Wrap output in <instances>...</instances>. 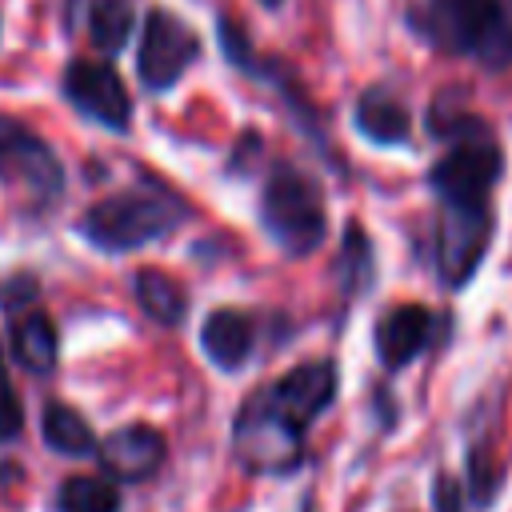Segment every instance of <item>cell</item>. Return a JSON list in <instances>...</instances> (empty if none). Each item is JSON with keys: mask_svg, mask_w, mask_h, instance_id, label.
I'll use <instances>...</instances> for the list:
<instances>
[{"mask_svg": "<svg viewBox=\"0 0 512 512\" xmlns=\"http://www.w3.org/2000/svg\"><path fill=\"white\" fill-rule=\"evenodd\" d=\"M12 356L20 368L44 376L56 368L60 360V336H56V324L44 308L36 304H24V312L12 316Z\"/></svg>", "mask_w": 512, "mask_h": 512, "instance_id": "obj_13", "label": "cell"}, {"mask_svg": "<svg viewBox=\"0 0 512 512\" xmlns=\"http://www.w3.org/2000/svg\"><path fill=\"white\" fill-rule=\"evenodd\" d=\"M436 128L448 132V148L428 172V188L440 200L436 272L448 288H460L472 280L476 264L488 252L492 188L500 180L504 156H500L496 136L476 116H452L448 124L436 120Z\"/></svg>", "mask_w": 512, "mask_h": 512, "instance_id": "obj_1", "label": "cell"}, {"mask_svg": "<svg viewBox=\"0 0 512 512\" xmlns=\"http://www.w3.org/2000/svg\"><path fill=\"white\" fill-rule=\"evenodd\" d=\"M60 96L84 120H92L108 132H128L132 128V96H128L124 80L116 76V68L108 60L76 56L60 76Z\"/></svg>", "mask_w": 512, "mask_h": 512, "instance_id": "obj_8", "label": "cell"}, {"mask_svg": "<svg viewBox=\"0 0 512 512\" xmlns=\"http://www.w3.org/2000/svg\"><path fill=\"white\" fill-rule=\"evenodd\" d=\"M432 340V312L424 304H396L376 320V356L384 368L412 364Z\"/></svg>", "mask_w": 512, "mask_h": 512, "instance_id": "obj_11", "label": "cell"}, {"mask_svg": "<svg viewBox=\"0 0 512 512\" xmlns=\"http://www.w3.org/2000/svg\"><path fill=\"white\" fill-rule=\"evenodd\" d=\"M196 56H200L196 32L172 8L156 4L144 16V32H140V48H136V76L144 80V88L168 92L188 72V64H196Z\"/></svg>", "mask_w": 512, "mask_h": 512, "instance_id": "obj_7", "label": "cell"}, {"mask_svg": "<svg viewBox=\"0 0 512 512\" xmlns=\"http://www.w3.org/2000/svg\"><path fill=\"white\" fill-rule=\"evenodd\" d=\"M0 188L20 196L32 212H48L64 196L60 156L44 136L8 112H0Z\"/></svg>", "mask_w": 512, "mask_h": 512, "instance_id": "obj_5", "label": "cell"}, {"mask_svg": "<svg viewBox=\"0 0 512 512\" xmlns=\"http://www.w3.org/2000/svg\"><path fill=\"white\" fill-rule=\"evenodd\" d=\"M96 456H100V468L112 480H120V484H144V480H152L164 468L168 440L152 424H120V428H112L100 440Z\"/></svg>", "mask_w": 512, "mask_h": 512, "instance_id": "obj_10", "label": "cell"}, {"mask_svg": "<svg viewBox=\"0 0 512 512\" xmlns=\"http://www.w3.org/2000/svg\"><path fill=\"white\" fill-rule=\"evenodd\" d=\"M188 204L152 180H140L132 188H120L96 204L84 208V216L76 220V232L100 248V252H136L144 244H156L164 236H172L176 228L188 224Z\"/></svg>", "mask_w": 512, "mask_h": 512, "instance_id": "obj_2", "label": "cell"}, {"mask_svg": "<svg viewBox=\"0 0 512 512\" xmlns=\"http://www.w3.org/2000/svg\"><path fill=\"white\" fill-rule=\"evenodd\" d=\"M336 276H340L344 296H356V292H364V288L372 284V244H368V236H364L360 224H348V228H344Z\"/></svg>", "mask_w": 512, "mask_h": 512, "instance_id": "obj_19", "label": "cell"}, {"mask_svg": "<svg viewBox=\"0 0 512 512\" xmlns=\"http://www.w3.org/2000/svg\"><path fill=\"white\" fill-rule=\"evenodd\" d=\"M40 436L56 456H96V432L88 428V420L64 404V400H48L40 412Z\"/></svg>", "mask_w": 512, "mask_h": 512, "instance_id": "obj_16", "label": "cell"}, {"mask_svg": "<svg viewBox=\"0 0 512 512\" xmlns=\"http://www.w3.org/2000/svg\"><path fill=\"white\" fill-rule=\"evenodd\" d=\"M132 24H136L132 0H92V8H88V36L104 56L124 52Z\"/></svg>", "mask_w": 512, "mask_h": 512, "instance_id": "obj_17", "label": "cell"}, {"mask_svg": "<svg viewBox=\"0 0 512 512\" xmlns=\"http://www.w3.org/2000/svg\"><path fill=\"white\" fill-rule=\"evenodd\" d=\"M260 4H264V8H280L284 0H260Z\"/></svg>", "mask_w": 512, "mask_h": 512, "instance_id": "obj_22", "label": "cell"}, {"mask_svg": "<svg viewBox=\"0 0 512 512\" xmlns=\"http://www.w3.org/2000/svg\"><path fill=\"white\" fill-rule=\"evenodd\" d=\"M200 348H204V356L220 372H236L240 364H248V356L256 348V324H252V316L248 312H236V308L208 312V320L200 324Z\"/></svg>", "mask_w": 512, "mask_h": 512, "instance_id": "obj_12", "label": "cell"}, {"mask_svg": "<svg viewBox=\"0 0 512 512\" xmlns=\"http://www.w3.org/2000/svg\"><path fill=\"white\" fill-rule=\"evenodd\" d=\"M436 508L440 512H460V504H464V488L452 480V476H436Z\"/></svg>", "mask_w": 512, "mask_h": 512, "instance_id": "obj_21", "label": "cell"}, {"mask_svg": "<svg viewBox=\"0 0 512 512\" xmlns=\"http://www.w3.org/2000/svg\"><path fill=\"white\" fill-rule=\"evenodd\" d=\"M356 132L376 140V144H404L408 132H412L408 108L388 88H368L356 100Z\"/></svg>", "mask_w": 512, "mask_h": 512, "instance_id": "obj_15", "label": "cell"}, {"mask_svg": "<svg viewBox=\"0 0 512 512\" xmlns=\"http://www.w3.org/2000/svg\"><path fill=\"white\" fill-rule=\"evenodd\" d=\"M232 452L248 472H292L304 456V436L284 428L256 396H248L232 420Z\"/></svg>", "mask_w": 512, "mask_h": 512, "instance_id": "obj_9", "label": "cell"}, {"mask_svg": "<svg viewBox=\"0 0 512 512\" xmlns=\"http://www.w3.org/2000/svg\"><path fill=\"white\" fill-rule=\"evenodd\" d=\"M412 24L452 56H472L484 68L512 60V0H424Z\"/></svg>", "mask_w": 512, "mask_h": 512, "instance_id": "obj_3", "label": "cell"}, {"mask_svg": "<svg viewBox=\"0 0 512 512\" xmlns=\"http://www.w3.org/2000/svg\"><path fill=\"white\" fill-rule=\"evenodd\" d=\"M120 492L104 476H68L56 488V512H120Z\"/></svg>", "mask_w": 512, "mask_h": 512, "instance_id": "obj_18", "label": "cell"}, {"mask_svg": "<svg viewBox=\"0 0 512 512\" xmlns=\"http://www.w3.org/2000/svg\"><path fill=\"white\" fill-rule=\"evenodd\" d=\"M336 388H340V376H336L332 360H304V364L288 368L284 376H276L272 384L256 388L252 396L260 400V408L268 416H276L284 428L304 436L308 424L320 412H328V404L336 400Z\"/></svg>", "mask_w": 512, "mask_h": 512, "instance_id": "obj_6", "label": "cell"}, {"mask_svg": "<svg viewBox=\"0 0 512 512\" xmlns=\"http://www.w3.org/2000/svg\"><path fill=\"white\" fill-rule=\"evenodd\" d=\"M24 428V408H20V396L8 380V368H4V352H0V444L16 440Z\"/></svg>", "mask_w": 512, "mask_h": 512, "instance_id": "obj_20", "label": "cell"}, {"mask_svg": "<svg viewBox=\"0 0 512 512\" xmlns=\"http://www.w3.org/2000/svg\"><path fill=\"white\" fill-rule=\"evenodd\" d=\"M132 292L136 304L148 320H156L160 328H176L188 312V292L176 276H168L164 268H136L132 276Z\"/></svg>", "mask_w": 512, "mask_h": 512, "instance_id": "obj_14", "label": "cell"}, {"mask_svg": "<svg viewBox=\"0 0 512 512\" xmlns=\"http://www.w3.org/2000/svg\"><path fill=\"white\" fill-rule=\"evenodd\" d=\"M260 224L288 256H308L328 232L324 192L296 164H272L260 188Z\"/></svg>", "mask_w": 512, "mask_h": 512, "instance_id": "obj_4", "label": "cell"}]
</instances>
